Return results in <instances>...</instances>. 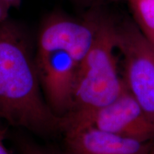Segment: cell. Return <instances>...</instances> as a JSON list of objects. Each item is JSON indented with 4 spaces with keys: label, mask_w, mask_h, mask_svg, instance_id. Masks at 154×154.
I'll return each mask as SVG.
<instances>
[{
    "label": "cell",
    "mask_w": 154,
    "mask_h": 154,
    "mask_svg": "<svg viewBox=\"0 0 154 154\" xmlns=\"http://www.w3.org/2000/svg\"><path fill=\"white\" fill-rule=\"evenodd\" d=\"M36 68L17 31L0 25V119L39 135L62 131L63 117L46 103Z\"/></svg>",
    "instance_id": "6da1fadb"
},
{
    "label": "cell",
    "mask_w": 154,
    "mask_h": 154,
    "mask_svg": "<svg viewBox=\"0 0 154 154\" xmlns=\"http://www.w3.org/2000/svg\"><path fill=\"white\" fill-rule=\"evenodd\" d=\"M116 26L97 20L93 43L79 66L74 105L63 116V125L74 122L109 104L124 91L116 51Z\"/></svg>",
    "instance_id": "7a4b0ae2"
},
{
    "label": "cell",
    "mask_w": 154,
    "mask_h": 154,
    "mask_svg": "<svg viewBox=\"0 0 154 154\" xmlns=\"http://www.w3.org/2000/svg\"><path fill=\"white\" fill-rule=\"evenodd\" d=\"M117 50L122 57L125 87L154 121V47L136 24L116 26Z\"/></svg>",
    "instance_id": "3957f363"
},
{
    "label": "cell",
    "mask_w": 154,
    "mask_h": 154,
    "mask_svg": "<svg viewBox=\"0 0 154 154\" xmlns=\"http://www.w3.org/2000/svg\"><path fill=\"white\" fill-rule=\"evenodd\" d=\"M86 126H94L140 141H154V121L126 87L109 104L79 120L65 125L63 131Z\"/></svg>",
    "instance_id": "277c9868"
},
{
    "label": "cell",
    "mask_w": 154,
    "mask_h": 154,
    "mask_svg": "<svg viewBox=\"0 0 154 154\" xmlns=\"http://www.w3.org/2000/svg\"><path fill=\"white\" fill-rule=\"evenodd\" d=\"M36 68L48 105L58 116L72 111L79 63L66 51L38 53Z\"/></svg>",
    "instance_id": "5b68a950"
},
{
    "label": "cell",
    "mask_w": 154,
    "mask_h": 154,
    "mask_svg": "<svg viewBox=\"0 0 154 154\" xmlns=\"http://www.w3.org/2000/svg\"><path fill=\"white\" fill-rule=\"evenodd\" d=\"M97 20L79 22L53 17L44 24L38 41V53L66 51L79 63L89 50L95 36Z\"/></svg>",
    "instance_id": "8992f818"
},
{
    "label": "cell",
    "mask_w": 154,
    "mask_h": 154,
    "mask_svg": "<svg viewBox=\"0 0 154 154\" xmlns=\"http://www.w3.org/2000/svg\"><path fill=\"white\" fill-rule=\"evenodd\" d=\"M67 154H149L152 142H143L86 126L65 131Z\"/></svg>",
    "instance_id": "52a82bcc"
},
{
    "label": "cell",
    "mask_w": 154,
    "mask_h": 154,
    "mask_svg": "<svg viewBox=\"0 0 154 154\" xmlns=\"http://www.w3.org/2000/svg\"><path fill=\"white\" fill-rule=\"evenodd\" d=\"M136 25L149 42L154 41V0H128Z\"/></svg>",
    "instance_id": "ba28073f"
},
{
    "label": "cell",
    "mask_w": 154,
    "mask_h": 154,
    "mask_svg": "<svg viewBox=\"0 0 154 154\" xmlns=\"http://www.w3.org/2000/svg\"><path fill=\"white\" fill-rule=\"evenodd\" d=\"M19 151L20 154H64L27 140H22L19 142Z\"/></svg>",
    "instance_id": "9c48e42d"
},
{
    "label": "cell",
    "mask_w": 154,
    "mask_h": 154,
    "mask_svg": "<svg viewBox=\"0 0 154 154\" xmlns=\"http://www.w3.org/2000/svg\"><path fill=\"white\" fill-rule=\"evenodd\" d=\"M7 4L4 0H0V24L3 22L6 17V8Z\"/></svg>",
    "instance_id": "30bf717a"
},
{
    "label": "cell",
    "mask_w": 154,
    "mask_h": 154,
    "mask_svg": "<svg viewBox=\"0 0 154 154\" xmlns=\"http://www.w3.org/2000/svg\"><path fill=\"white\" fill-rule=\"evenodd\" d=\"M0 154H11L4 143L3 136L0 133Z\"/></svg>",
    "instance_id": "8fae6325"
},
{
    "label": "cell",
    "mask_w": 154,
    "mask_h": 154,
    "mask_svg": "<svg viewBox=\"0 0 154 154\" xmlns=\"http://www.w3.org/2000/svg\"><path fill=\"white\" fill-rule=\"evenodd\" d=\"M8 6H18L21 0H4Z\"/></svg>",
    "instance_id": "7c38bea8"
},
{
    "label": "cell",
    "mask_w": 154,
    "mask_h": 154,
    "mask_svg": "<svg viewBox=\"0 0 154 154\" xmlns=\"http://www.w3.org/2000/svg\"><path fill=\"white\" fill-rule=\"evenodd\" d=\"M149 154H154V141L152 143L151 147V149H150Z\"/></svg>",
    "instance_id": "4fadbf2b"
},
{
    "label": "cell",
    "mask_w": 154,
    "mask_h": 154,
    "mask_svg": "<svg viewBox=\"0 0 154 154\" xmlns=\"http://www.w3.org/2000/svg\"><path fill=\"white\" fill-rule=\"evenodd\" d=\"M151 42V43L152 44V45H153V47H154V41H153V42Z\"/></svg>",
    "instance_id": "5bb4252c"
}]
</instances>
